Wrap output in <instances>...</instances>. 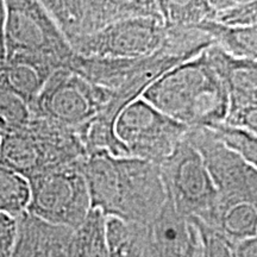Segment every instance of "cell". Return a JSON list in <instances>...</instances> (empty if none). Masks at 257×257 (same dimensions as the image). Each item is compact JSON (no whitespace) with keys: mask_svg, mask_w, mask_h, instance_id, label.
<instances>
[{"mask_svg":"<svg viewBox=\"0 0 257 257\" xmlns=\"http://www.w3.org/2000/svg\"><path fill=\"white\" fill-rule=\"evenodd\" d=\"M167 197L180 216L206 221L218 192L197 148L187 135L159 165Z\"/></svg>","mask_w":257,"mask_h":257,"instance_id":"cell-7","label":"cell"},{"mask_svg":"<svg viewBox=\"0 0 257 257\" xmlns=\"http://www.w3.org/2000/svg\"><path fill=\"white\" fill-rule=\"evenodd\" d=\"M199 236L198 257H237L236 244L231 243L223 234L213 230L201 220L191 218Z\"/></svg>","mask_w":257,"mask_h":257,"instance_id":"cell-21","label":"cell"},{"mask_svg":"<svg viewBox=\"0 0 257 257\" xmlns=\"http://www.w3.org/2000/svg\"><path fill=\"white\" fill-rule=\"evenodd\" d=\"M214 44L236 59L257 61V27H227L216 22H205L198 27Z\"/></svg>","mask_w":257,"mask_h":257,"instance_id":"cell-15","label":"cell"},{"mask_svg":"<svg viewBox=\"0 0 257 257\" xmlns=\"http://www.w3.org/2000/svg\"><path fill=\"white\" fill-rule=\"evenodd\" d=\"M225 146H227L246 162L257 168V137L238 127L221 124L211 128Z\"/></svg>","mask_w":257,"mask_h":257,"instance_id":"cell-22","label":"cell"},{"mask_svg":"<svg viewBox=\"0 0 257 257\" xmlns=\"http://www.w3.org/2000/svg\"><path fill=\"white\" fill-rule=\"evenodd\" d=\"M166 36L167 25L161 17H136L75 38L69 44L82 57L131 60L152 55L162 47Z\"/></svg>","mask_w":257,"mask_h":257,"instance_id":"cell-9","label":"cell"},{"mask_svg":"<svg viewBox=\"0 0 257 257\" xmlns=\"http://www.w3.org/2000/svg\"><path fill=\"white\" fill-rule=\"evenodd\" d=\"M202 223L237 245L257 234V199L245 195L218 194L213 210Z\"/></svg>","mask_w":257,"mask_h":257,"instance_id":"cell-13","label":"cell"},{"mask_svg":"<svg viewBox=\"0 0 257 257\" xmlns=\"http://www.w3.org/2000/svg\"><path fill=\"white\" fill-rule=\"evenodd\" d=\"M141 98L188 128L225 124L229 112L225 83L204 53L163 74Z\"/></svg>","mask_w":257,"mask_h":257,"instance_id":"cell-2","label":"cell"},{"mask_svg":"<svg viewBox=\"0 0 257 257\" xmlns=\"http://www.w3.org/2000/svg\"><path fill=\"white\" fill-rule=\"evenodd\" d=\"M0 143H2V133H0Z\"/></svg>","mask_w":257,"mask_h":257,"instance_id":"cell-29","label":"cell"},{"mask_svg":"<svg viewBox=\"0 0 257 257\" xmlns=\"http://www.w3.org/2000/svg\"><path fill=\"white\" fill-rule=\"evenodd\" d=\"M86 150L75 128L34 117L24 128L2 134L0 165L27 180L42 173L79 163Z\"/></svg>","mask_w":257,"mask_h":257,"instance_id":"cell-3","label":"cell"},{"mask_svg":"<svg viewBox=\"0 0 257 257\" xmlns=\"http://www.w3.org/2000/svg\"><path fill=\"white\" fill-rule=\"evenodd\" d=\"M237 257H257V234L236 245Z\"/></svg>","mask_w":257,"mask_h":257,"instance_id":"cell-26","label":"cell"},{"mask_svg":"<svg viewBox=\"0 0 257 257\" xmlns=\"http://www.w3.org/2000/svg\"><path fill=\"white\" fill-rule=\"evenodd\" d=\"M227 2H159L160 14L167 27L195 28L205 22H214L219 12L230 5Z\"/></svg>","mask_w":257,"mask_h":257,"instance_id":"cell-16","label":"cell"},{"mask_svg":"<svg viewBox=\"0 0 257 257\" xmlns=\"http://www.w3.org/2000/svg\"><path fill=\"white\" fill-rule=\"evenodd\" d=\"M80 162L29 179L30 201L25 212L55 226L70 230L80 226L92 210Z\"/></svg>","mask_w":257,"mask_h":257,"instance_id":"cell-5","label":"cell"},{"mask_svg":"<svg viewBox=\"0 0 257 257\" xmlns=\"http://www.w3.org/2000/svg\"><path fill=\"white\" fill-rule=\"evenodd\" d=\"M92 210L125 223L149 225L168 201L160 167L135 157H115L100 150L80 162Z\"/></svg>","mask_w":257,"mask_h":257,"instance_id":"cell-1","label":"cell"},{"mask_svg":"<svg viewBox=\"0 0 257 257\" xmlns=\"http://www.w3.org/2000/svg\"><path fill=\"white\" fill-rule=\"evenodd\" d=\"M5 24H6V6H5V2L0 0V64L4 63L6 60Z\"/></svg>","mask_w":257,"mask_h":257,"instance_id":"cell-27","label":"cell"},{"mask_svg":"<svg viewBox=\"0 0 257 257\" xmlns=\"http://www.w3.org/2000/svg\"><path fill=\"white\" fill-rule=\"evenodd\" d=\"M225 125L242 128L257 137V102L246 106L242 110L227 113Z\"/></svg>","mask_w":257,"mask_h":257,"instance_id":"cell-24","label":"cell"},{"mask_svg":"<svg viewBox=\"0 0 257 257\" xmlns=\"http://www.w3.org/2000/svg\"><path fill=\"white\" fill-rule=\"evenodd\" d=\"M30 201L28 180L0 165V212L18 218Z\"/></svg>","mask_w":257,"mask_h":257,"instance_id":"cell-19","label":"cell"},{"mask_svg":"<svg viewBox=\"0 0 257 257\" xmlns=\"http://www.w3.org/2000/svg\"><path fill=\"white\" fill-rule=\"evenodd\" d=\"M106 239L110 257H143L144 226L106 218Z\"/></svg>","mask_w":257,"mask_h":257,"instance_id":"cell-18","label":"cell"},{"mask_svg":"<svg viewBox=\"0 0 257 257\" xmlns=\"http://www.w3.org/2000/svg\"><path fill=\"white\" fill-rule=\"evenodd\" d=\"M66 40L89 36L136 17H161L159 2H42ZM162 18V17H161Z\"/></svg>","mask_w":257,"mask_h":257,"instance_id":"cell-10","label":"cell"},{"mask_svg":"<svg viewBox=\"0 0 257 257\" xmlns=\"http://www.w3.org/2000/svg\"><path fill=\"white\" fill-rule=\"evenodd\" d=\"M32 112L29 105L14 93L0 87V133L21 131L29 124Z\"/></svg>","mask_w":257,"mask_h":257,"instance_id":"cell-20","label":"cell"},{"mask_svg":"<svg viewBox=\"0 0 257 257\" xmlns=\"http://www.w3.org/2000/svg\"><path fill=\"white\" fill-rule=\"evenodd\" d=\"M188 130L143 98L123 108L114 121V134L127 155L157 165L174 152Z\"/></svg>","mask_w":257,"mask_h":257,"instance_id":"cell-8","label":"cell"},{"mask_svg":"<svg viewBox=\"0 0 257 257\" xmlns=\"http://www.w3.org/2000/svg\"><path fill=\"white\" fill-rule=\"evenodd\" d=\"M17 237V218L0 212V257H11Z\"/></svg>","mask_w":257,"mask_h":257,"instance_id":"cell-25","label":"cell"},{"mask_svg":"<svg viewBox=\"0 0 257 257\" xmlns=\"http://www.w3.org/2000/svg\"><path fill=\"white\" fill-rule=\"evenodd\" d=\"M112 100L110 89L89 81L69 68L57 69L31 107L34 117L79 128L94 119Z\"/></svg>","mask_w":257,"mask_h":257,"instance_id":"cell-6","label":"cell"},{"mask_svg":"<svg viewBox=\"0 0 257 257\" xmlns=\"http://www.w3.org/2000/svg\"><path fill=\"white\" fill-rule=\"evenodd\" d=\"M199 236L194 224L180 216L169 200L144 226L143 257H198Z\"/></svg>","mask_w":257,"mask_h":257,"instance_id":"cell-12","label":"cell"},{"mask_svg":"<svg viewBox=\"0 0 257 257\" xmlns=\"http://www.w3.org/2000/svg\"><path fill=\"white\" fill-rule=\"evenodd\" d=\"M227 27H257V2H232L214 19Z\"/></svg>","mask_w":257,"mask_h":257,"instance_id":"cell-23","label":"cell"},{"mask_svg":"<svg viewBox=\"0 0 257 257\" xmlns=\"http://www.w3.org/2000/svg\"><path fill=\"white\" fill-rule=\"evenodd\" d=\"M56 70L44 60L14 56L0 64V87L21 98L31 110L43 86Z\"/></svg>","mask_w":257,"mask_h":257,"instance_id":"cell-14","label":"cell"},{"mask_svg":"<svg viewBox=\"0 0 257 257\" xmlns=\"http://www.w3.org/2000/svg\"><path fill=\"white\" fill-rule=\"evenodd\" d=\"M5 6L6 60L30 56L47 61L56 69L69 68L75 51L42 2L10 0Z\"/></svg>","mask_w":257,"mask_h":257,"instance_id":"cell-4","label":"cell"},{"mask_svg":"<svg viewBox=\"0 0 257 257\" xmlns=\"http://www.w3.org/2000/svg\"><path fill=\"white\" fill-rule=\"evenodd\" d=\"M68 244L69 240L66 243L60 244L56 248H54V250L50 253V257H68V255H67V251H68Z\"/></svg>","mask_w":257,"mask_h":257,"instance_id":"cell-28","label":"cell"},{"mask_svg":"<svg viewBox=\"0 0 257 257\" xmlns=\"http://www.w3.org/2000/svg\"><path fill=\"white\" fill-rule=\"evenodd\" d=\"M68 257H110L106 239V217L99 210L89 211L87 218L73 230Z\"/></svg>","mask_w":257,"mask_h":257,"instance_id":"cell-17","label":"cell"},{"mask_svg":"<svg viewBox=\"0 0 257 257\" xmlns=\"http://www.w3.org/2000/svg\"><path fill=\"white\" fill-rule=\"evenodd\" d=\"M187 138L197 148L218 194L257 199V168L221 142L211 128H189Z\"/></svg>","mask_w":257,"mask_h":257,"instance_id":"cell-11","label":"cell"}]
</instances>
